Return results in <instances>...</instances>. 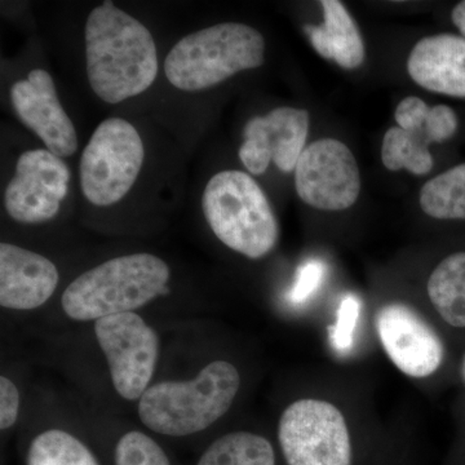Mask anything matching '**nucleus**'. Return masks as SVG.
<instances>
[{
  "instance_id": "obj_21",
  "label": "nucleus",
  "mask_w": 465,
  "mask_h": 465,
  "mask_svg": "<svg viewBox=\"0 0 465 465\" xmlns=\"http://www.w3.org/2000/svg\"><path fill=\"white\" fill-rule=\"evenodd\" d=\"M420 207L440 220H465V163L439 174L420 192Z\"/></svg>"
},
{
  "instance_id": "obj_26",
  "label": "nucleus",
  "mask_w": 465,
  "mask_h": 465,
  "mask_svg": "<svg viewBox=\"0 0 465 465\" xmlns=\"http://www.w3.org/2000/svg\"><path fill=\"white\" fill-rule=\"evenodd\" d=\"M20 410V393L11 379L0 378V430H8L16 424Z\"/></svg>"
},
{
  "instance_id": "obj_18",
  "label": "nucleus",
  "mask_w": 465,
  "mask_h": 465,
  "mask_svg": "<svg viewBox=\"0 0 465 465\" xmlns=\"http://www.w3.org/2000/svg\"><path fill=\"white\" fill-rule=\"evenodd\" d=\"M195 465H277L271 440L252 432H232L213 440Z\"/></svg>"
},
{
  "instance_id": "obj_5",
  "label": "nucleus",
  "mask_w": 465,
  "mask_h": 465,
  "mask_svg": "<svg viewBox=\"0 0 465 465\" xmlns=\"http://www.w3.org/2000/svg\"><path fill=\"white\" fill-rule=\"evenodd\" d=\"M202 207L213 234L235 252L258 260L277 246L280 229L273 208L250 174L216 173L204 189Z\"/></svg>"
},
{
  "instance_id": "obj_19",
  "label": "nucleus",
  "mask_w": 465,
  "mask_h": 465,
  "mask_svg": "<svg viewBox=\"0 0 465 465\" xmlns=\"http://www.w3.org/2000/svg\"><path fill=\"white\" fill-rule=\"evenodd\" d=\"M430 143H432L425 133L424 125L415 131L390 128L382 139V163L391 171L405 168L419 176L427 174L433 168V157L428 149Z\"/></svg>"
},
{
  "instance_id": "obj_11",
  "label": "nucleus",
  "mask_w": 465,
  "mask_h": 465,
  "mask_svg": "<svg viewBox=\"0 0 465 465\" xmlns=\"http://www.w3.org/2000/svg\"><path fill=\"white\" fill-rule=\"evenodd\" d=\"M375 327L382 349L403 374L428 378L442 366L445 345L415 309L403 302L382 305L376 313Z\"/></svg>"
},
{
  "instance_id": "obj_16",
  "label": "nucleus",
  "mask_w": 465,
  "mask_h": 465,
  "mask_svg": "<svg viewBox=\"0 0 465 465\" xmlns=\"http://www.w3.org/2000/svg\"><path fill=\"white\" fill-rule=\"evenodd\" d=\"M322 25L304 27L312 45L321 56L335 61L342 69H356L365 61L362 36L353 17L338 0H322Z\"/></svg>"
},
{
  "instance_id": "obj_17",
  "label": "nucleus",
  "mask_w": 465,
  "mask_h": 465,
  "mask_svg": "<svg viewBox=\"0 0 465 465\" xmlns=\"http://www.w3.org/2000/svg\"><path fill=\"white\" fill-rule=\"evenodd\" d=\"M428 296L446 323L465 329V252L443 259L428 280Z\"/></svg>"
},
{
  "instance_id": "obj_22",
  "label": "nucleus",
  "mask_w": 465,
  "mask_h": 465,
  "mask_svg": "<svg viewBox=\"0 0 465 465\" xmlns=\"http://www.w3.org/2000/svg\"><path fill=\"white\" fill-rule=\"evenodd\" d=\"M114 465H173L161 445L140 430H130L116 440Z\"/></svg>"
},
{
  "instance_id": "obj_27",
  "label": "nucleus",
  "mask_w": 465,
  "mask_h": 465,
  "mask_svg": "<svg viewBox=\"0 0 465 465\" xmlns=\"http://www.w3.org/2000/svg\"><path fill=\"white\" fill-rule=\"evenodd\" d=\"M430 108L419 97H406L396 110V121L400 128L415 131L423 127Z\"/></svg>"
},
{
  "instance_id": "obj_28",
  "label": "nucleus",
  "mask_w": 465,
  "mask_h": 465,
  "mask_svg": "<svg viewBox=\"0 0 465 465\" xmlns=\"http://www.w3.org/2000/svg\"><path fill=\"white\" fill-rule=\"evenodd\" d=\"M452 23L460 30V33L465 36V0L459 3L457 7L452 9Z\"/></svg>"
},
{
  "instance_id": "obj_10",
  "label": "nucleus",
  "mask_w": 465,
  "mask_h": 465,
  "mask_svg": "<svg viewBox=\"0 0 465 465\" xmlns=\"http://www.w3.org/2000/svg\"><path fill=\"white\" fill-rule=\"evenodd\" d=\"M69 182L70 170L63 159L50 150H29L18 158L16 173L5 189V210L23 224L48 222L57 215Z\"/></svg>"
},
{
  "instance_id": "obj_20",
  "label": "nucleus",
  "mask_w": 465,
  "mask_h": 465,
  "mask_svg": "<svg viewBox=\"0 0 465 465\" xmlns=\"http://www.w3.org/2000/svg\"><path fill=\"white\" fill-rule=\"evenodd\" d=\"M25 461L26 465H101L84 440L63 430L36 434L27 448Z\"/></svg>"
},
{
  "instance_id": "obj_14",
  "label": "nucleus",
  "mask_w": 465,
  "mask_h": 465,
  "mask_svg": "<svg viewBox=\"0 0 465 465\" xmlns=\"http://www.w3.org/2000/svg\"><path fill=\"white\" fill-rule=\"evenodd\" d=\"M56 265L33 251L0 244V305L11 311L42 307L57 289Z\"/></svg>"
},
{
  "instance_id": "obj_23",
  "label": "nucleus",
  "mask_w": 465,
  "mask_h": 465,
  "mask_svg": "<svg viewBox=\"0 0 465 465\" xmlns=\"http://www.w3.org/2000/svg\"><path fill=\"white\" fill-rule=\"evenodd\" d=\"M361 308V300L353 293L345 295L339 304L336 322L330 329V341L339 353H347L353 345Z\"/></svg>"
},
{
  "instance_id": "obj_12",
  "label": "nucleus",
  "mask_w": 465,
  "mask_h": 465,
  "mask_svg": "<svg viewBox=\"0 0 465 465\" xmlns=\"http://www.w3.org/2000/svg\"><path fill=\"white\" fill-rule=\"evenodd\" d=\"M308 130L307 110L286 106L265 116H255L243 130L242 163L253 174L264 173L271 162L282 173H291L304 152Z\"/></svg>"
},
{
  "instance_id": "obj_6",
  "label": "nucleus",
  "mask_w": 465,
  "mask_h": 465,
  "mask_svg": "<svg viewBox=\"0 0 465 465\" xmlns=\"http://www.w3.org/2000/svg\"><path fill=\"white\" fill-rule=\"evenodd\" d=\"M143 143L130 122L104 121L92 134L81 159V186L94 206H112L133 188L143 167Z\"/></svg>"
},
{
  "instance_id": "obj_24",
  "label": "nucleus",
  "mask_w": 465,
  "mask_h": 465,
  "mask_svg": "<svg viewBox=\"0 0 465 465\" xmlns=\"http://www.w3.org/2000/svg\"><path fill=\"white\" fill-rule=\"evenodd\" d=\"M324 273H326V265L320 260H309L304 262L299 268L298 277L291 290L290 298L295 302H305L321 286Z\"/></svg>"
},
{
  "instance_id": "obj_13",
  "label": "nucleus",
  "mask_w": 465,
  "mask_h": 465,
  "mask_svg": "<svg viewBox=\"0 0 465 465\" xmlns=\"http://www.w3.org/2000/svg\"><path fill=\"white\" fill-rule=\"evenodd\" d=\"M15 112L26 127L33 130L60 158L74 154L78 149L74 124L57 97L54 79L45 70L35 69L11 90Z\"/></svg>"
},
{
  "instance_id": "obj_3",
  "label": "nucleus",
  "mask_w": 465,
  "mask_h": 465,
  "mask_svg": "<svg viewBox=\"0 0 465 465\" xmlns=\"http://www.w3.org/2000/svg\"><path fill=\"white\" fill-rule=\"evenodd\" d=\"M170 275L166 262L152 253L119 256L76 277L61 307L78 322L133 313L168 292Z\"/></svg>"
},
{
  "instance_id": "obj_1",
  "label": "nucleus",
  "mask_w": 465,
  "mask_h": 465,
  "mask_svg": "<svg viewBox=\"0 0 465 465\" xmlns=\"http://www.w3.org/2000/svg\"><path fill=\"white\" fill-rule=\"evenodd\" d=\"M85 58L92 90L105 103L137 96L157 78V47L152 34L114 5H100L88 16Z\"/></svg>"
},
{
  "instance_id": "obj_7",
  "label": "nucleus",
  "mask_w": 465,
  "mask_h": 465,
  "mask_svg": "<svg viewBox=\"0 0 465 465\" xmlns=\"http://www.w3.org/2000/svg\"><path fill=\"white\" fill-rule=\"evenodd\" d=\"M278 440L287 465H351L347 421L338 407L305 399L284 409Z\"/></svg>"
},
{
  "instance_id": "obj_2",
  "label": "nucleus",
  "mask_w": 465,
  "mask_h": 465,
  "mask_svg": "<svg viewBox=\"0 0 465 465\" xmlns=\"http://www.w3.org/2000/svg\"><path fill=\"white\" fill-rule=\"evenodd\" d=\"M240 387L237 367L213 361L191 381L150 385L139 401V418L149 430L162 436H193L229 411Z\"/></svg>"
},
{
  "instance_id": "obj_4",
  "label": "nucleus",
  "mask_w": 465,
  "mask_h": 465,
  "mask_svg": "<svg viewBox=\"0 0 465 465\" xmlns=\"http://www.w3.org/2000/svg\"><path fill=\"white\" fill-rule=\"evenodd\" d=\"M264 36L249 25L219 24L189 34L164 61L168 81L179 90H207L264 63Z\"/></svg>"
},
{
  "instance_id": "obj_29",
  "label": "nucleus",
  "mask_w": 465,
  "mask_h": 465,
  "mask_svg": "<svg viewBox=\"0 0 465 465\" xmlns=\"http://www.w3.org/2000/svg\"><path fill=\"white\" fill-rule=\"evenodd\" d=\"M461 375H463V379L465 381V356L463 358V363H461Z\"/></svg>"
},
{
  "instance_id": "obj_25",
  "label": "nucleus",
  "mask_w": 465,
  "mask_h": 465,
  "mask_svg": "<svg viewBox=\"0 0 465 465\" xmlns=\"http://www.w3.org/2000/svg\"><path fill=\"white\" fill-rule=\"evenodd\" d=\"M424 128L430 143L446 142L457 133L458 116L449 106H433L430 110Z\"/></svg>"
},
{
  "instance_id": "obj_8",
  "label": "nucleus",
  "mask_w": 465,
  "mask_h": 465,
  "mask_svg": "<svg viewBox=\"0 0 465 465\" xmlns=\"http://www.w3.org/2000/svg\"><path fill=\"white\" fill-rule=\"evenodd\" d=\"M94 335L122 399L136 401L148 391L159 358V338L143 317L116 314L94 322Z\"/></svg>"
},
{
  "instance_id": "obj_15",
  "label": "nucleus",
  "mask_w": 465,
  "mask_h": 465,
  "mask_svg": "<svg viewBox=\"0 0 465 465\" xmlns=\"http://www.w3.org/2000/svg\"><path fill=\"white\" fill-rule=\"evenodd\" d=\"M407 72L425 90L465 97V38L452 34L425 36L407 60Z\"/></svg>"
},
{
  "instance_id": "obj_9",
  "label": "nucleus",
  "mask_w": 465,
  "mask_h": 465,
  "mask_svg": "<svg viewBox=\"0 0 465 465\" xmlns=\"http://www.w3.org/2000/svg\"><path fill=\"white\" fill-rule=\"evenodd\" d=\"M299 197L322 211H342L356 203L361 177L356 158L344 143L322 139L312 143L295 168Z\"/></svg>"
}]
</instances>
